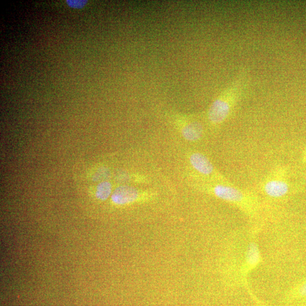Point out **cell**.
Segmentation results:
<instances>
[{
  "label": "cell",
  "instance_id": "3957f363",
  "mask_svg": "<svg viewBox=\"0 0 306 306\" xmlns=\"http://www.w3.org/2000/svg\"><path fill=\"white\" fill-rule=\"evenodd\" d=\"M215 195L221 199L232 202H241L245 199L244 193L230 186L217 185L213 189Z\"/></svg>",
  "mask_w": 306,
  "mask_h": 306
},
{
  "label": "cell",
  "instance_id": "ba28073f",
  "mask_svg": "<svg viewBox=\"0 0 306 306\" xmlns=\"http://www.w3.org/2000/svg\"><path fill=\"white\" fill-rule=\"evenodd\" d=\"M112 186L108 181H103L98 185L96 196L99 199L105 200L108 198L111 193Z\"/></svg>",
  "mask_w": 306,
  "mask_h": 306
},
{
  "label": "cell",
  "instance_id": "277c9868",
  "mask_svg": "<svg viewBox=\"0 0 306 306\" xmlns=\"http://www.w3.org/2000/svg\"><path fill=\"white\" fill-rule=\"evenodd\" d=\"M289 190L288 184L283 180H272L264 185L265 192L272 197L278 198L286 195Z\"/></svg>",
  "mask_w": 306,
  "mask_h": 306
},
{
  "label": "cell",
  "instance_id": "30bf717a",
  "mask_svg": "<svg viewBox=\"0 0 306 306\" xmlns=\"http://www.w3.org/2000/svg\"><path fill=\"white\" fill-rule=\"evenodd\" d=\"M299 294L302 297H306V282L300 287Z\"/></svg>",
  "mask_w": 306,
  "mask_h": 306
},
{
  "label": "cell",
  "instance_id": "8992f818",
  "mask_svg": "<svg viewBox=\"0 0 306 306\" xmlns=\"http://www.w3.org/2000/svg\"><path fill=\"white\" fill-rule=\"evenodd\" d=\"M202 132L203 128L200 124L192 123L184 127L182 130V135L186 140L195 142L201 138Z\"/></svg>",
  "mask_w": 306,
  "mask_h": 306
},
{
  "label": "cell",
  "instance_id": "52a82bcc",
  "mask_svg": "<svg viewBox=\"0 0 306 306\" xmlns=\"http://www.w3.org/2000/svg\"><path fill=\"white\" fill-rule=\"evenodd\" d=\"M260 260V254L257 245L255 243H251L248 247L246 253V261L251 267L257 265Z\"/></svg>",
  "mask_w": 306,
  "mask_h": 306
},
{
  "label": "cell",
  "instance_id": "8fae6325",
  "mask_svg": "<svg viewBox=\"0 0 306 306\" xmlns=\"http://www.w3.org/2000/svg\"><path fill=\"white\" fill-rule=\"evenodd\" d=\"M303 162L304 163H306V149L304 151V154L303 156Z\"/></svg>",
  "mask_w": 306,
  "mask_h": 306
},
{
  "label": "cell",
  "instance_id": "5b68a950",
  "mask_svg": "<svg viewBox=\"0 0 306 306\" xmlns=\"http://www.w3.org/2000/svg\"><path fill=\"white\" fill-rule=\"evenodd\" d=\"M190 162L192 166L202 174L209 175L214 171L212 164L205 156L200 153H194L190 157Z\"/></svg>",
  "mask_w": 306,
  "mask_h": 306
},
{
  "label": "cell",
  "instance_id": "7a4b0ae2",
  "mask_svg": "<svg viewBox=\"0 0 306 306\" xmlns=\"http://www.w3.org/2000/svg\"><path fill=\"white\" fill-rule=\"evenodd\" d=\"M230 111V103L223 99H219L210 107L209 118L211 122L219 124L224 121Z\"/></svg>",
  "mask_w": 306,
  "mask_h": 306
},
{
  "label": "cell",
  "instance_id": "9c48e42d",
  "mask_svg": "<svg viewBox=\"0 0 306 306\" xmlns=\"http://www.w3.org/2000/svg\"><path fill=\"white\" fill-rule=\"evenodd\" d=\"M86 2V1H67V3L70 6L76 8L83 7Z\"/></svg>",
  "mask_w": 306,
  "mask_h": 306
},
{
  "label": "cell",
  "instance_id": "6da1fadb",
  "mask_svg": "<svg viewBox=\"0 0 306 306\" xmlns=\"http://www.w3.org/2000/svg\"><path fill=\"white\" fill-rule=\"evenodd\" d=\"M139 196L138 190L130 186H121L116 189L112 195V200L114 203L119 205H125L131 203L136 200Z\"/></svg>",
  "mask_w": 306,
  "mask_h": 306
}]
</instances>
